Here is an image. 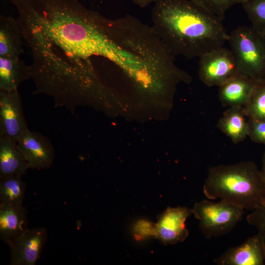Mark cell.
<instances>
[{
    "instance_id": "6da1fadb",
    "label": "cell",
    "mask_w": 265,
    "mask_h": 265,
    "mask_svg": "<svg viewBox=\"0 0 265 265\" xmlns=\"http://www.w3.org/2000/svg\"><path fill=\"white\" fill-rule=\"evenodd\" d=\"M152 20L157 36L175 57L200 58L228 39L223 20L190 0H158Z\"/></svg>"
},
{
    "instance_id": "9a60e30c",
    "label": "cell",
    "mask_w": 265,
    "mask_h": 265,
    "mask_svg": "<svg viewBox=\"0 0 265 265\" xmlns=\"http://www.w3.org/2000/svg\"><path fill=\"white\" fill-rule=\"evenodd\" d=\"M24 37L17 19L0 17V56L19 57L24 53Z\"/></svg>"
},
{
    "instance_id": "277c9868",
    "label": "cell",
    "mask_w": 265,
    "mask_h": 265,
    "mask_svg": "<svg viewBox=\"0 0 265 265\" xmlns=\"http://www.w3.org/2000/svg\"><path fill=\"white\" fill-rule=\"evenodd\" d=\"M192 214L199 221V228L206 238L229 233L241 220L244 210L220 200L218 202L205 200L196 203Z\"/></svg>"
},
{
    "instance_id": "7c38bea8",
    "label": "cell",
    "mask_w": 265,
    "mask_h": 265,
    "mask_svg": "<svg viewBox=\"0 0 265 265\" xmlns=\"http://www.w3.org/2000/svg\"><path fill=\"white\" fill-rule=\"evenodd\" d=\"M27 212L21 205L0 204V238L10 245L27 227Z\"/></svg>"
},
{
    "instance_id": "8fae6325",
    "label": "cell",
    "mask_w": 265,
    "mask_h": 265,
    "mask_svg": "<svg viewBox=\"0 0 265 265\" xmlns=\"http://www.w3.org/2000/svg\"><path fill=\"white\" fill-rule=\"evenodd\" d=\"M257 84L237 74L219 86L218 96L224 106L244 108L250 102Z\"/></svg>"
},
{
    "instance_id": "d4e9b609",
    "label": "cell",
    "mask_w": 265,
    "mask_h": 265,
    "mask_svg": "<svg viewBox=\"0 0 265 265\" xmlns=\"http://www.w3.org/2000/svg\"><path fill=\"white\" fill-rule=\"evenodd\" d=\"M263 178L265 182V152L264 154L262 160V167L260 171Z\"/></svg>"
},
{
    "instance_id": "4fadbf2b",
    "label": "cell",
    "mask_w": 265,
    "mask_h": 265,
    "mask_svg": "<svg viewBox=\"0 0 265 265\" xmlns=\"http://www.w3.org/2000/svg\"><path fill=\"white\" fill-rule=\"evenodd\" d=\"M29 166L16 141L0 136V179L26 174Z\"/></svg>"
},
{
    "instance_id": "cb8c5ba5",
    "label": "cell",
    "mask_w": 265,
    "mask_h": 265,
    "mask_svg": "<svg viewBox=\"0 0 265 265\" xmlns=\"http://www.w3.org/2000/svg\"><path fill=\"white\" fill-rule=\"evenodd\" d=\"M159 0H132L133 2L141 8H144L152 3H155Z\"/></svg>"
},
{
    "instance_id": "52a82bcc",
    "label": "cell",
    "mask_w": 265,
    "mask_h": 265,
    "mask_svg": "<svg viewBox=\"0 0 265 265\" xmlns=\"http://www.w3.org/2000/svg\"><path fill=\"white\" fill-rule=\"evenodd\" d=\"M47 237V231L45 228H27L9 245L10 264L35 265L46 244Z\"/></svg>"
},
{
    "instance_id": "e0dca14e",
    "label": "cell",
    "mask_w": 265,
    "mask_h": 265,
    "mask_svg": "<svg viewBox=\"0 0 265 265\" xmlns=\"http://www.w3.org/2000/svg\"><path fill=\"white\" fill-rule=\"evenodd\" d=\"M26 184L22 176H14L0 179V204L22 205Z\"/></svg>"
},
{
    "instance_id": "7402d4cb",
    "label": "cell",
    "mask_w": 265,
    "mask_h": 265,
    "mask_svg": "<svg viewBox=\"0 0 265 265\" xmlns=\"http://www.w3.org/2000/svg\"><path fill=\"white\" fill-rule=\"evenodd\" d=\"M248 119V136L255 142L265 145V121Z\"/></svg>"
},
{
    "instance_id": "ac0fdd59",
    "label": "cell",
    "mask_w": 265,
    "mask_h": 265,
    "mask_svg": "<svg viewBox=\"0 0 265 265\" xmlns=\"http://www.w3.org/2000/svg\"><path fill=\"white\" fill-rule=\"evenodd\" d=\"M243 110L248 118L265 121V81L257 84L250 102Z\"/></svg>"
},
{
    "instance_id": "d6986e66",
    "label": "cell",
    "mask_w": 265,
    "mask_h": 265,
    "mask_svg": "<svg viewBox=\"0 0 265 265\" xmlns=\"http://www.w3.org/2000/svg\"><path fill=\"white\" fill-rule=\"evenodd\" d=\"M241 4L252 26L265 35V0H245Z\"/></svg>"
},
{
    "instance_id": "8992f818",
    "label": "cell",
    "mask_w": 265,
    "mask_h": 265,
    "mask_svg": "<svg viewBox=\"0 0 265 265\" xmlns=\"http://www.w3.org/2000/svg\"><path fill=\"white\" fill-rule=\"evenodd\" d=\"M28 129L18 91H0V136L17 141Z\"/></svg>"
},
{
    "instance_id": "9c48e42d",
    "label": "cell",
    "mask_w": 265,
    "mask_h": 265,
    "mask_svg": "<svg viewBox=\"0 0 265 265\" xmlns=\"http://www.w3.org/2000/svg\"><path fill=\"white\" fill-rule=\"evenodd\" d=\"M16 143L29 168L46 169L52 164L53 148L44 135L28 129L21 134Z\"/></svg>"
},
{
    "instance_id": "7a4b0ae2",
    "label": "cell",
    "mask_w": 265,
    "mask_h": 265,
    "mask_svg": "<svg viewBox=\"0 0 265 265\" xmlns=\"http://www.w3.org/2000/svg\"><path fill=\"white\" fill-rule=\"evenodd\" d=\"M203 191L209 200L219 199L244 210L253 211L265 204V182L251 161L210 168Z\"/></svg>"
},
{
    "instance_id": "44dd1931",
    "label": "cell",
    "mask_w": 265,
    "mask_h": 265,
    "mask_svg": "<svg viewBox=\"0 0 265 265\" xmlns=\"http://www.w3.org/2000/svg\"><path fill=\"white\" fill-rule=\"evenodd\" d=\"M247 222L255 227L265 248V204L253 211L246 217Z\"/></svg>"
},
{
    "instance_id": "3957f363",
    "label": "cell",
    "mask_w": 265,
    "mask_h": 265,
    "mask_svg": "<svg viewBox=\"0 0 265 265\" xmlns=\"http://www.w3.org/2000/svg\"><path fill=\"white\" fill-rule=\"evenodd\" d=\"M235 57L238 73L257 84L265 81V35L253 26H239L227 41Z\"/></svg>"
},
{
    "instance_id": "30bf717a",
    "label": "cell",
    "mask_w": 265,
    "mask_h": 265,
    "mask_svg": "<svg viewBox=\"0 0 265 265\" xmlns=\"http://www.w3.org/2000/svg\"><path fill=\"white\" fill-rule=\"evenodd\" d=\"M265 261V248L258 234L240 245L230 248L213 260L218 265H264Z\"/></svg>"
},
{
    "instance_id": "5b68a950",
    "label": "cell",
    "mask_w": 265,
    "mask_h": 265,
    "mask_svg": "<svg viewBox=\"0 0 265 265\" xmlns=\"http://www.w3.org/2000/svg\"><path fill=\"white\" fill-rule=\"evenodd\" d=\"M199 58V77L208 86H219L238 74L232 52L223 46L211 51Z\"/></svg>"
},
{
    "instance_id": "ba28073f",
    "label": "cell",
    "mask_w": 265,
    "mask_h": 265,
    "mask_svg": "<svg viewBox=\"0 0 265 265\" xmlns=\"http://www.w3.org/2000/svg\"><path fill=\"white\" fill-rule=\"evenodd\" d=\"M191 214L192 209L185 207L168 208L160 214L155 223V238L165 244L184 241L188 236L186 221Z\"/></svg>"
},
{
    "instance_id": "603a6c76",
    "label": "cell",
    "mask_w": 265,
    "mask_h": 265,
    "mask_svg": "<svg viewBox=\"0 0 265 265\" xmlns=\"http://www.w3.org/2000/svg\"><path fill=\"white\" fill-rule=\"evenodd\" d=\"M134 236L137 240H141L149 237H155L156 224L146 220H140L135 225Z\"/></svg>"
},
{
    "instance_id": "ffe728a7",
    "label": "cell",
    "mask_w": 265,
    "mask_h": 265,
    "mask_svg": "<svg viewBox=\"0 0 265 265\" xmlns=\"http://www.w3.org/2000/svg\"><path fill=\"white\" fill-rule=\"evenodd\" d=\"M198 6L223 20L226 12L233 6L245 0H190Z\"/></svg>"
},
{
    "instance_id": "2e32d148",
    "label": "cell",
    "mask_w": 265,
    "mask_h": 265,
    "mask_svg": "<svg viewBox=\"0 0 265 265\" xmlns=\"http://www.w3.org/2000/svg\"><path fill=\"white\" fill-rule=\"evenodd\" d=\"M217 126L235 144L248 136V119L242 107H229L218 121Z\"/></svg>"
},
{
    "instance_id": "5bb4252c",
    "label": "cell",
    "mask_w": 265,
    "mask_h": 265,
    "mask_svg": "<svg viewBox=\"0 0 265 265\" xmlns=\"http://www.w3.org/2000/svg\"><path fill=\"white\" fill-rule=\"evenodd\" d=\"M31 78V66L26 65L20 57L0 56V91H17L23 82Z\"/></svg>"
}]
</instances>
